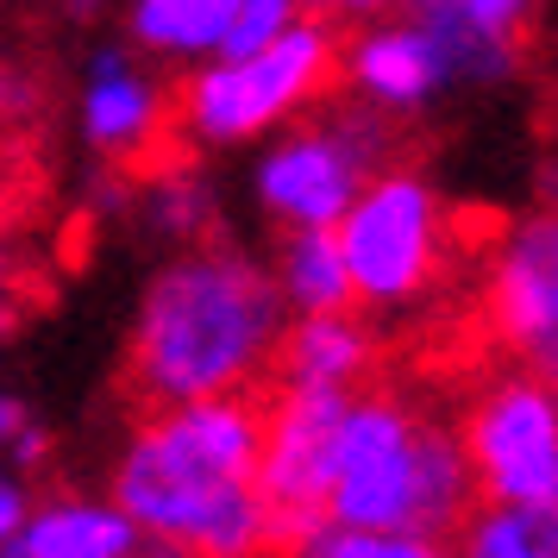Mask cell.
<instances>
[{
  "instance_id": "obj_14",
  "label": "cell",
  "mask_w": 558,
  "mask_h": 558,
  "mask_svg": "<svg viewBox=\"0 0 558 558\" xmlns=\"http://www.w3.org/2000/svg\"><path fill=\"white\" fill-rule=\"evenodd\" d=\"M163 126V95L157 82L132 70L126 51H95L88 57V82H82V138L95 151H138L151 132Z\"/></svg>"
},
{
  "instance_id": "obj_20",
  "label": "cell",
  "mask_w": 558,
  "mask_h": 558,
  "mask_svg": "<svg viewBox=\"0 0 558 558\" xmlns=\"http://www.w3.org/2000/svg\"><path fill=\"white\" fill-rule=\"evenodd\" d=\"M151 214L170 239H189V232H202V220L214 207H207V189H195V182H163L151 195Z\"/></svg>"
},
{
  "instance_id": "obj_28",
  "label": "cell",
  "mask_w": 558,
  "mask_h": 558,
  "mask_svg": "<svg viewBox=\"0 0 558 558\" xmlns=\"http://www.w3.org/2000/svg\"><path fill=\"white\" fill-rule=\"evenodd\" d=\"M0 295H7V257H0Z\"/></svg>"
},
{
  "instance_id": "obj_24",
  "label": "cell",
  "mask_w": 558,
  "mask_h": 558,
  "mask_svg": "<svg viewBox=\"0 0 558 558\" xmlns=\"http://www.w3.org/2000/svg\"><path fill=\"white\" fill-rule=\"evenodd\" d=\"M26 107H32V82L0 63V120H13V113H26Z\"/></svg>"
},
{
  "instance_id": "obj_22",
  "label": "cell",
  "mask_w": 558,
  "mask_h": 558,
  "mask_svg": "<svg viewBox=\"0 0 558 558\" xmlns=\"http://www.w3.org/2000/svg\"><path fill=\"white\" fill-rule=\"evenodd\" d=\"M396 0H302V13H320V20H377Z\"/></svg>"
},
{
  "instance_id": "obj_5",
  "label": "cell",
  "mask_w": 558,
  "mask_h": 558,
  "mask_svg": "<svg viewBox=\"0 0 558 558\" xmlns=\"http://www.w3.org/2000/svg\"><path fill=\"white\" fill-rule=\"evenodd\" d=\"M352 295L371 307H402L439 270V195L408 170H377L332 220Z\"/></svg>"
},
{
  "instance_id": "obj_7",
  "label": "cell",
  "mask_w": 558,
  "mask_h": 558,
  "mask_svg": "<svg viewBox=\"0 0 558 558\" xmlns=\"http://www.w3.org/2000/svg\"><path fill=\"white\" fill-rule=\"evenodd\" d=\"M464 464L483 502L558 508V402L539 377H502L464 421Z\"/></svg>"
},
{
  "instance_id": "obj_15",
  "label": "cell",
  "mask_w": 558,
  "mask_h": 558,
  "mask_svg": "<svg viewBox=\"0 0 558 558\" xmlns=\"http://www.w3.org/2000/svg\"><path fill=\"white\" fill-rule=\"evenodd\" d=\"M277 295L289 314H327L357 302L332 227H289V245L277 257Z\"/></svg>"
},
{
  "instance_id": "obj_6",
  "label": "cell",
  "mask_w": 558,
  "mask_h": 558,
  "mask_svg": "<svg viewBox=\"0 0 558 558\" xmlns=\"http://www.w3.org/2000/svg\"><path fill=\"white\" fill-rule=\"evenodd\" d=\"M389 132L377 113H327L314 126L282 132L270 151L257 157V202L282 227H332L352 195L383 170Z\"/></svg>"
},
{
  "instance_id": "obj_2",
  "label": "cell",
  "mask_w": 558,
  "mask_h": 558,
  "mask_svg": "<svg viewBox=\"0 0 558 558\" xmlns=\"http://www.w3.org/2000/svg\"><path fill=\"white\" fill-rule=\"evenodd\" d=\"M471 464L446 427L414 421L396 396H352L332 433L327 521L452 533L471 508Z\"/></svg>"
},
{
  "instance_id": "obj_23",
  "label": "cell",
  "mask_w": 558,
  "mask_h": 558,
  "mask_svg": "<svg viewBox=\"0 0 558 558\" xmlns=\"http://www.w3.org/2000/svg\"><path fill=\"white\" fill-rule=\"evenodd\" d=\"M32 514V496L20 477H0V539H13V527Z\"/></svg>"
},
{
  "instance_id": "obj_10",
  "label": "cell",
  "mask_w": 558,
  "mask_h": 558,
  "mask_svg": "<svg viewBox=\"0 0 558 558\" xmlns=\"http://www.w3.org/2000/svg\"><path fill=\"white\" fill-rule=\"evenodd\" d=\"M339 63H345L352 88L377 113H421L452 88V63H446L439 38L414 13L357 32L352 45H339Z\"/></svg>"
},
{
  "instance_id": "obj_26",
  "label": "cell",
  "mask_w": 558,
  "mask_h": 558,
  "mask_svg": "<svg viewBox=\"0 0 558 558\" xmlns=\"http://www.w3.org/2000/svg\"><path fill=\"white\" fill-rule=\"evenodd\" d=\"M63 7H70V13H76V20H88V13H101L107 0H63Z\"/></svg>"
},
{
  "instance_id": "obj_8",
  "label": "cell",
  "mask_w": 558,
  "mask_h": 558,
  "mask_svg": "<svg viewBox=\"0 0 558 558\" xmlns=\"http://www.w3.org/2000/svg\"><path fill=\"white\" fill-rule=\"evenodd\" d=\"M352 389H282L277 414L257 446V496L270 514V546H289L302 527L327 514L332 489V433Z\"/></svg>"
},
{
  "instance_id": "obj_27",
  "label": "cell",
  "mask_w": 558,
  "mask_h": 558,
  "mask_svg": "<svg viewBox=\"0 0 558 558\" xmlns=\"http://www.w3.org/2000/svg\"><path fill=\"white\" fill-rule=\"evenodd\" d=\"M546 377H553V383H546V389H553V402H558V352L546 357Z\"/></svg>"
},
{
  "instance_id": "obj_19",
  "label": "cell",
  "mask_w": 558,
  "mask_h": 558,
  "mask_svg": "<svg viewBox=\"0 0 558 558\" xmlns=\"http://www.w3.org/2000/svg\"><path fill=\"white\" fill-rule=\"evenodd\" d=\"M295 20H302V0H232L227 32H220L214 57H252V51H264L270 38H282Z\"/></svg>"
},
{
  "instance_id": "obj_4",
  "label": "cell",
  "mask_w": 558,
  "mask_h": 558,
  "mask_svg": "<svg viewBox=\"0 0 558 558\" xmlns=\"http://www.w3.org/2000/svg\"><path fill=\"white\" fill-rule=\"evenodd\" d=\"M332 70H339V32L320 13H302L264 51L207 57L182 88V120L207 145H245V138L277 132L307 101H320Z\"/></svg>"
},
{
  "instance_id": "obj_13",
  "label": "cell",
  "mask_w": 558,
  "mask_h": 558,
  "mask_svg": "<svg viewBox=\"0 0 558 558\" xmlns=\"http://www.w3.org/2000/svg\"><path fill=\"white\" fill-rule=\"evenodd\" d=\"M138 521L120 502H45L0 539V558H132Z\"/></svg>"
},
{
  "instance_id": "obj_3",
  "label": "cell",
  "mask_w": 558,
  "mask_h": 558,
  "mask_svg": "<svg viewBox=\"0 0 558 558\" xmlns=\"http://www.w3.org/2000/svg\"><path fill=\"white\" fill-rule=\"evenodd\" d=\"M113 502L138 533L170 539L189 558H252L270 546V514L252 477H220L177 458L151 427L138 433L113 471Z\"/></svg>"
},
{
  "instance_id": "obj_16",
  "label": "cell",
  "mask_w": 558,
  "mask_h": 558,
  "mask_svg": "<svg viewBox=\"0 0 558 558\" xmlns=\"http://www.w3.org/2000/svg\"><path fill=\"white\" fill-rule=\"evenodd\" d=\"M452 558H558V508H527V502L464 508Z\"/></svg>"
},
{
  "instance_id": "obj_21",
  "label": "cell",
  "mask_w": 558,
  "mask_h": 558,
  "mask_svg": "<svg viewBox=\"0 0 558 558\" xmlns=\"http://www.w3.org/2000/svg\"><path fill=\"white\" fill-rule=\"evenodd\" d=\"M45 452H51V433L20 414V427H13V439H7V458H13L20 471H32V464H45Z\"/></svg>"
},
{
  "instance_id": "obj_1",
  "label": "cell",
  "mask_w": 558,
  "mask_h": 558,
  "mask_svg": "<svg viewBox=\"0 0 558 558\" xmlns=\"http://www.w3.org/2000/svg\"><path fill=\"white\" fill-rule=\"evenodd\" d=\"M289 307L277 277L232 252H182L151 277L132 327V377L151 402H202L252 383L277 352Z\"/></svg>"
},
{
  "instance_id": "obj_12",
  "label": "cell",
  "mask_w": 558,
  "mask_h": 558,
  "mask_svg": "<svg viewBox=\"0 0 558 558\" xmlns=\"http://www.w3.org/2000/svg\"><path fill=\"white\" fill-rule=\"evenodd\" d=\"M270 357L282 389H352L371 371L377 339L364 320H352V307H327V314H295Z\"/></svg>"
},
{
  "instance_id": "obj_11",
  "label": "cell",
  "mask_w": 558,
  "mask_h": 558,
  "mask_svg": "<svg viewBox=\"0 0 558 558\" xmlns=\"http://www.w3.org/2000/svg\"><path fill=\"white\" fill-rule=\"evenodd\" d=\"M533 7L539 0H408V13L439 38L452 82H483V88L514 76V45Z\"/></svg>"
},
{
  "instance_id": "obj_17",
  "label": "cell",
  "mask_w": 558,
  "mask_h": 558,
  "mask_svg": "<svg viewBox=\"0 0 558 558\" xmlns=\"http://www.w3.org/2000/svg\"><path fill=\"white\" fill-rule=\"evenodd\" d=\"M232 0H132V38L157 57H214Z\"/></svg>"
},
{
  "instance_id": "obj_25",
  "label": "cell",
  "mask_w": 558,
  "mask_h": 558,
  "mask_svg": "<svg viewBox=\"0 0 558 558\" xmlns=\"http://www.w3.org/2000/svg\"><path fill=\"white\" fill-rule=\"evenodd\" d=\"M13 427H20V402H7V396H0V458H7V439H13Z\"/></svg>"
},
{
  "instance_id": "obj_18",
  "label": "cell",
  "mask_w": 558,
  "mask_h": 558,
  "mask_svg": "<svg viewBox=\"0 0 558 558\" xmlns=\"http://www.w3.org/2000/svg\"><path fill=\"white\" fill-rule=\"evenodd\" d=\"M289 558H452L439 533L408 527H345V521H314L289 539Z\"/></svg>"
},
{
  "instance_id": "obj_9",
  "label": "cell",
  "mask_w": 558,
  "mask_h": 558,
  "mask_svg": "<svg viewBox=\"0 0 558 558\" xmlns=\"http://www.w3.org/2000/svg\"><path fill=\"white\" fill-rule=\"evenodd\" d=\"M489 314L533 364L558 352V214H533L502 239L489 270Z\"/></svg>"
}]
</instances>
